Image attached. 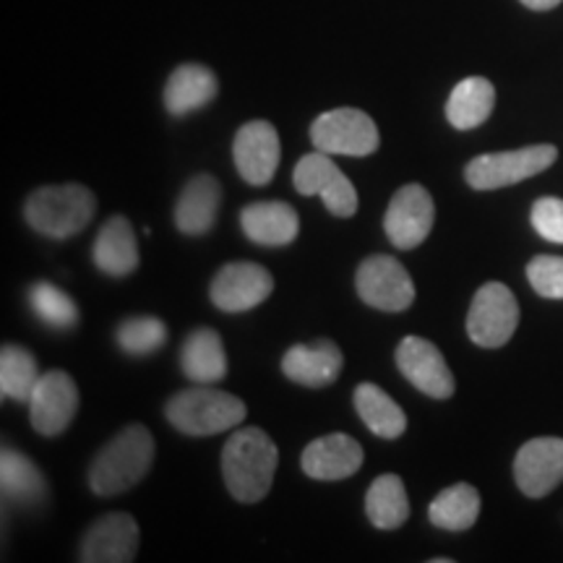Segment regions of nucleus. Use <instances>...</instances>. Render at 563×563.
<instances>
[{"mask_svg":"<svg viewBox=\"0 0 563 563\" xmlns=\"http://www.w3.org/2000/svg\"><path fill=\"white\" fill-rule=\"evenodd\" d=\"M232 157L241 178L251 186H266L279 167L282 146L277 129L266 121H251L235 133Z\"/></svg>","mask_w":563,"mask_h":563,"instance_id":"nucleus-15","label":"nucleus"},{"mask_svg":"<svg viewBox=\"0 0 563 563\" xmlns=\"http://www.w3.org/2000/svg\"><path fill=\"white\" fill-rule=\"evenodd\" d=\"M435 207L431 194L420 186V183H410V186L399 188L394 194L384 214V230L394 249L410 251L418 249L422 241H428L433 230Z\"/></svg>","mask_w":563,"mask_h":563,"instance_id":"nucleus-11","label":"nucleus"},{"mask_svg":"<svg viewBox=\"0 0 563 563\" xmlns=\"http://www.w3.org/2000/svg\"><path fill=\"white\" fill-rule=\"evenodd\" d=\"M514 481L527 498H543L563 483V439L527 441L514 460Z\"/></svg>","mask_w":563,"mask_h":563,"instance_id":"nucleus-14","label":"nucleus"},{"mask_svg":"<svg viewBox=\"0 0 563 563\" xmlns=\"http://www.w3.org/2000/svg\"><path fill=\"white\" fill-rule=\"evenodd\" d=\"M30 308L42 323L53 329H74L79 321V308L53 282H34L30 287Z\"/></svg>","mask_w":563,"mask_h":563,"instance_id":"nucleus-30","label":"nucleus"},{"mask_svg":"<svg viewBox=\"0 0 563 563\" xmlns=\"http://www.w3.org/2000/svg\"><path fill=\"white\" fill-rule=\"evenodd\" d=\"M241 228L245 238L258 245H290L300 232L298 211L285 201H258L249 203L241 211Z\"/></svg>","mask_w":563,"mask_h":563,"instance_id":"nucleus-20","label":"nucleus"},{"mask_svg":"<svg viewBox=\"0 0 563 563\" xmlns=\"http://www.w3.org/2000/svg\"><path fill=\"white\" fill-rule=\"evenodd\" d=\"M220 91V81L207 66L199 63H186L170 74L165 84V108L170 115L183 118L188 112L207 108Z\"/></svg>","mask_w":563,"mask_h":563,"instance_id":"nucleus-23","label":"nucleus"},{"mask_svg":"<svg viewBox=\"0 0 563 563\" xmlns=\"http://www.w3.org/2000/svg\"><path fill=\"white\" fill-rule=\"evenodd\" d=\"M365 514L376 530H397L410 519V498L399 475H382L371 483Z\"/></svg>","mask_w":563,"mask_h":563,"instance_id":"nucleus-28","label":"nucleus"},{"mask_svg":"<svg viewBox=\"0 0 563 563\" xmlns=\"http://www.w3.org/2000/svg\"><path fill=\"white\" fill-rule=\"evenodd\" d=\"M559 159V150L553 144H534L525 150L481 154L464 167V180L475 191H498V188L514 186L534 175L545 173Z\"/></svg>","mask_w":563,"mask_h":563,"instance_id":"nucleus-5","label":"nucleus"},{"mask_svg":"<svg viewBox=\"0 0 563 563\" xmlns=\"http://www.w3.org/2000/svg\"><path fill=\"white\" fill-rule=\"evenodd\" d=\"M279 452L262 428H238L222 449V477L241 504L264 501L277 473Z\"/></svg>","mask_w":563,"mask_h":563,"instance_id":"nucleus-1","label":"nucleus"},{"mask_svg":"<svg viewBox=\"0 0 563 563\" xmlns=\"http://www.w3.org/2000/svg\"><path fill=\"white\" fill-rule=\"evenodd\" d=\"M0 488L3 498L21 509H40L47 501V481L30 456L16 449L0 452Z\"/></svg>","mask_w":563,"mask_h":563,"instance_id":"nucleus-22","label":"nucleus"},{"mask_svg":"<svg viewBox=\"0 0 563 563\" xmlns=\"http://www.w3.org/2000/svg\"><path fill=\"white\" fill-rule=\"evenodd\" d=\"M496 108V87L483 76H470L449 95L446 118L456 131H473L490 118Z\"/></svg>","mask_w":563,"mask_h":563,"instance_id":"nucleus-25","label":"nucleus"},{"mask_svg":"<svg viewBox=\"0 0 563 563\" xmlns=\"http://www.w3.org/2000/svg\"><path fill=\"white\" fill-rule=\"evenodd\" d=\"M519 3L527 5L530 11H551L561 3V0H519Z\"/></svg>","mask_w":563,"mask_h":563,"instance_id":"nucleus-34","label":"nucleus"},{"mask_svg":"<svg viewBox=\"0 0 563 563\" xmlns=\"http://www.w3.org/2000/svg\"><path fill=\"white\" fill-rule=\"evenodd\" d=\"M154 462V439L146 426L123 428L115 439L104 443L89 467V488L97 496H118L141 483Z\"/></svg>","mask_w":563,"mask_h":563,"instance_id":"nucleus-2","label":"nucleus"},{"mask_svg":"<svg viewBox=\"0 0 563 563\" xmlns=\"http://www.w3.org/2000/svg\"><path fill=\"white\" fill-rule=\"evenodd\" d=\"M344 365L342 350L332 340L313 344H292L282 357V373L308 389H323L340 378Z\"/></svg>","mask_w":563,"mask_h":563,"instance_id":"nucleus-18","label":"nucleus"},{"mask_svg":"<svg viewBox=\"0 0 563 563\" xmlns=\"http://www.w3.org/2000/svg\"><path fill=\"white\" fill-rule=\"evenodd\" d=\"M477 517H481V493L470 483L449 485L428 506V519L443 532L470 530Z\"/></svg>","mask_w":563,"mask_h":563,"instance_id":"nucleus-27","label":"nucleus"},{"mask_svg":"<svg viewBox=\"0 0 563 563\" xmlns=\"http://www.w3.org/2000/svg\"><path fill=\"white\" fill-rule=\"evenodd\" d=\"M139 551V525L131 514L112 511L97 519L81 540L84 563H131Z\"/></svg>","mask_w":563,"mask_h":563,"instance_id":"nucleus-16","label":"nucleus"},{"mask_svg":"<svg viewBox=\"0 0 563 563\" xmlns=\"http://www.w3.org/2000/svg\"><path fill=\"white\" fill-rule=\"evenodd\" d=\"M300 467L313 481H344L363 467V446L347 433L321 435L302 449Z\"/></svg>","mask_w":563,"mask_h":563,"instance_id":"nucleus-17","label":"nucleus"},{"mask_svg":"<svg viewBox=\"0 0 563 563\" xmlns=\"http://www.w3.org/2000/svg\"><path fill=\"white\" fill-rule=\"evenodd\" d=\"M357 295L365 306L378 311L399 313L415 302V285L410 272L391 256H371L357 266Z\"/></svg>","mask_w":563,"mask_h":563,"instance_id":"nucleus-9","label":"nucleus"},{"mask_svg":"<svg viewBox=\"0 0 563 563\" xmlns=\"http://www.w3.org/2000/svg\"><path fill=\"white\" fill-rule=\"evenodd\" d=\"M165 415L175 431L186 435H217L241 426L249 410L235 394L214 389L211 384H196L170 397Z\"/></svg>","mask_w":563,"mask_h":563,"instance_id":"nucleus-4","label":"nucleus"},{"mask_svg":"<svg viewBox=\"0 0 563 563\" xmlns=\"http://www.w3.org/2000/svg\"><path fill=\"white\" fill-rule=\"evenodd\" d=\"M95 266L108 277L123 279L139 269V243L136 232L125 217H110L97 235L91 249Z\"/></svg>","mask_w":563,"mask_h":563,"instance_id":"nucleus-21","label":"nucleus"},{"mask_svg":"<svg viewBox=\"0 0 563 563\" xmlns=\"http://www.w3.org/2000/svg\"><path fill=\"white\" fill-rule=\"evenodd\" d=\"M40 376V365L30 350L21 344H3L0 350V394L3 399L30 402Z\"/></svg>","mask_w":563,"mask_h":563,"instance_id":"nucleus-29","label":"nucleus"},{"mask_svg":"<svg viewBox=\"0 0 563 563\" xmlns=\"http://www.w3.org/2000/svg\"><path fill=\"white\" fill-rule=\"evenodd\" d=\"M519 327V302L504 282H485L470 302L467 336L477 347L498 350Z\"/></svg>","mask_w":563,"mask_h":563,"instance_id":"nucleus-6","label":"nucleus"},{"mask_svg":"<svg viewBox=\"0 0 563 563\" xmlns=\"http://www.w3.org/2000/svg\"><path fill=\"white\" fill-rule=\"evenodd\" d=\"M397 368L415 389L433 399H452L456 382L446 357L431 340L405 336L397 347Z\"/></svg>","mask_w":563,"mask_h":563,"instance_id":"nucleus-12","label":"nucleus"},{"mask_svg":"<svg viewBox=\"0 0 563 563\" xmlns=\"http://www.w3.org/2000/svg\"><path fill=\"white\" fill-rule=\"evenodd\" d=\"M355 410L365 428L378 439H399L407 431V415L394 399L376 384H357L352 394Z\"/></svg>","mask_w":563,"mask_h":563,"instance_id":"nucleus-26","label":"nucleus"},{"mask_svg":"<svg viewBox=\"0 0 563 563\" xmlns=\"http://www.w3.org/2000/svg\"><path fill=\"white\" fill-rule=\"evenodd\" d=\"M30 422L40 435H60L79 410V389L66 371L42 373L30 402Z\"/></svg>","mask_w":563,"mask_h":563,"instance_id":"nucleus-10","label":"nucleus"},{"mask_svg":"<svg viewBox=\"0 0 563 563\" xmlns=\"http://www.w3.org/2000/svg\"><path fill=\"white\" fill-rule=\"evenodd\" d=\"M180 371L194 384H220L228 376V355L214 329H196L180 350Z\"/></svg>","mask_w":563,"mask_h":563,"instance_id":"nucleus-24","label":"nucleus"},{"mask_svg":"<svg viewBox=\"0 0 563 563\" xmlns=\"http://www.w3.org/2000/svg\"><path fill=\"white\" fill-rule=\"evenodd\" d=\"M295 191L302 196H319L323 207L332 211L334 217L347 220L357 211V191L352 186L347 175H344L332 154L327 152H311L306 154L292 173Z\"/></svg>","mask_w":563,"mask_h":563,"instance_id":"nucleus-8","label":"nucleus"},{"mask_svg":"<svg viewBox=\"0 0 563 563\" xmlns=\"http://www.w3.org/2000/svg\"><path fill=\"white\" fill-rule=\"evenodd\" d=\"M274 290L269 269L253 262H230L211 282V302L224 313H243L262 306Z\"/></svg>","mask_w":563,"mask_h":563,"instance_id":"nucleus-13","label":"nucleus"},{"mask_svg":"<svg viewBox=\"0 0 563 563\" xmlns=\"http://www.w3.org/2000/svg\"><path fill=\"white\" fill-rule=\"evenodd\" d=\"M530 220L543 241L563 245V199H555V196L538 199L530 211Z\"/></svg>","mask_w":563,"mask_h":563,"instance_id":"nucleus-33","label":"nucleus"},{"mask_svg":"<svg viewBox=\"0 0 563 563\" xmlns=\"http://www.w3.org/2000/svg\"><path fill=\"white\" fill-rule=\"evenodd\" d=\"M311 141L319 152L342 154V157H368L378 150L376 123L371 115L355 108H336L321 112L311 125Z\"/></svg>","mask_w":563,"mask_h":563,"instance_id":"nucleus-7","label":"nucleus"},{"mask_svg":"<svg viewBox=\"0 0 563 563\" xmlns=\"http://www.w3.org/2000/svg\"><path fill=\"white\" fill-rule=\"evenodd\" d=\"M118 347L129 355H152L165 347L167 342V327L165 321L154 319V316H133V319H125L115 332Z\"/></svg>","mask_w":563,"mask_h":563,"instance_id":"nucleus-31","label":"nucleus"},{"mask_svg":"<svg viewBox=\"0 0 563 563\" xmlns=\"http://www.w3.org/2000/svg\"><path fill=\"white\" fill-rule=\"evenodd\" d=\"M95 194L79 183L37 188L24 203L26 224L40 235L53 238V241L79 235L95 220Z\"/></svg>","mask_w":563,"mask_h":563,"instance_id":"nucleus-3","label":"nucleus"},{"mask_svg":"<svg viewBox=\"0 0 563 563\" xmlns=\"http://www.w3.org/2000/svg\"><path fill=\"white\" fill-rule=\"evenodd\" d=\"M222 188L211 175H196L186 183L180 191V199L175 203V228L183 235L199 238L214 228L217 211H220Z\"/></svg>","mask_w":563,"mask_h":563,"instance_id":"nucleus-19","label":"nucleus"},{"mask_svg":"<svg viewBox=\"0 0 563 563\" xmlns=\"http://www.w3.org/2000/svg\"><path fill=\"white\" fill-rule=\"evenodd\" d=\"M532 290L545 300H563V256H534L527 264Z\"/></svg>","mask_w":563,"mask_h":563,"instance_id":"nucleus-32","label":"nucleus"}]
</instances>
